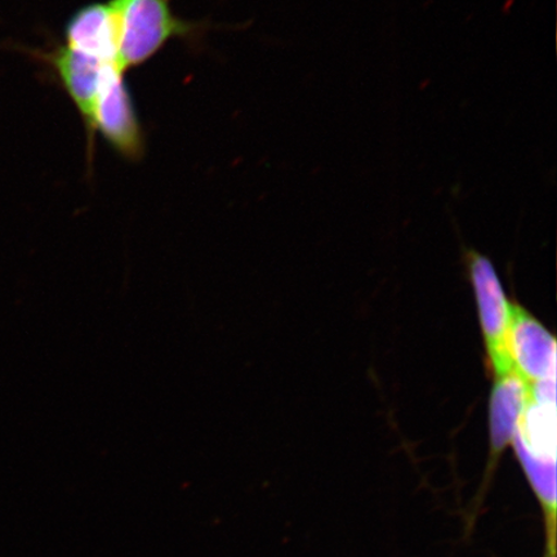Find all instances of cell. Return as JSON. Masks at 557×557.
Segmentation results:
<instances>
[{
	"instance_id": "obj_8",
	"label": "cell",
	"mask_w": 557,
	"mask_h": 557,
	"mask_svg": "<svg viewBox=\"0 0 557 557\" xmlns=\"http://www.w3.org/2000/svg\"><path fill=\"white\" fill-rule=\"evenodd\" d=\"M512 443L534 458L556 461V401L529 395Z\"/></svg>"
},
{
	"instance_id": "obj_9",
	"label": "cell",
	"mask_w": 557,
	"mask_h": 557,
	"mask_svg": "<svg viewBox=\"0 0 557 557\" xmlns=\"http://www.w3.org/2000/svg\"><path fill=\"white\" fill-rule=\"evenodd\" d=\"M548 557H555V554L549 553Z\"/></svg>"
},
{
	"instance_id": "obj_7",
	"label": "cell",
	"mask_w": 557,
	"mask_h": 557,
	"mask_svg": "<svg viewBox=\"0 0 557 557\" xmlns=\"http://www.w3.org/2000/svg\"><path fill=\"white\" fill-rule=\"evenodd\" d=\"M529 399V385L512 371L497 377L490 406V429L493 457L499 456L513 442L522 410Z\"/></svg>"
},
{
	"instance_id": "obj_3",
	"label": "cell",
	"mask_w": 557,
	"mask_h": 557,
	"mask_svg": "<svg viewBox=\"0 0 557 557\" xmlns=\"http://www.w3.org/2000/svg\"><path fill=\"white\" fill-rule=\"evenodd\" d=\"M469 262L487 355L496 377H499L513 371L506 344L511 304L507 301L496 270L486 257L472 252Z\"/></svg>"
},
{
	"instance_id": "obj_2",
	"label": "cell",
	"mask_w": 557,
	"mask_h": 557,
	"mask_svg": "<svg viewBox=\"0 0 557 557\" xmlns=\"http://www.w3.org/2000/svg\"><path fill=\"white\" fill-rule=\"evenodd\" d=\"M100 134L116 154L129 162L145 156V132L125 72L117 64L104 66L92 115V137Z\"/></svg>"
},
{
	"instance_id": "obj_5",
	"label": "cell",
	"mask_w": 557,
	"mask_h": 557,
	"mask_svg": "<svg viewBox=\"0 0 557 557\" xmlns=\"http://www.w3.org/2000/svg\"><path fill=\"white\" fill-rule=\"evenodd\" d=\"M65 46L104 64H120V32L113 5L96 2L75 11L65 27Z\"/></svg>"
},
{
	"instance_id": "obj_4",
	"label": "cell",
	"mask_w": 557,
	"mask_h": 557,
	"mask_svg": "<svg viewBox=\"0 0 557 557\" xmlns=\"http://www.w3.org/2000/svg\"><path fill=\"white\" fill-rule=\"evenodd\" d=\"M507 351L528 385L556 380V341L552 333L519 305L511 304Z\"/></svg>"
},
{
	"instance_id": "obj_1",
	"label": "cell",
	"mask_w": 557,
	"mask_h": 557,
	"mask_svg": "<svg viewBox=\"0 0 557 557\" xmlns=\"http://www.w3.org/2000/svg\"><path fill=\"white\" fill-rule=\"evenodd\" d=\"M120 32L125 73L154 59L174 39H197L203 26L174 15L171 0H109Z\"/></svg>"
},
{
	"instance_id": "obj_6",
	"label": "cell",
	"mask_w": 557,
	"mask_h": 557,
	"mask_svg": "<svg viewBox=\"0 0 557 557\" xmlns=\"http://www.w3.org/2000/svg\"><path fill=\"white\" fill-rule=\"evenodd\" d=\"M51 64L58 73L62 87L79 111L88 137V146L92 148V115L97 94L101 85L104 62L90 55L61 46L50 55ZM120 65V64H117Z\"/></svg>"
}]
</instances>
